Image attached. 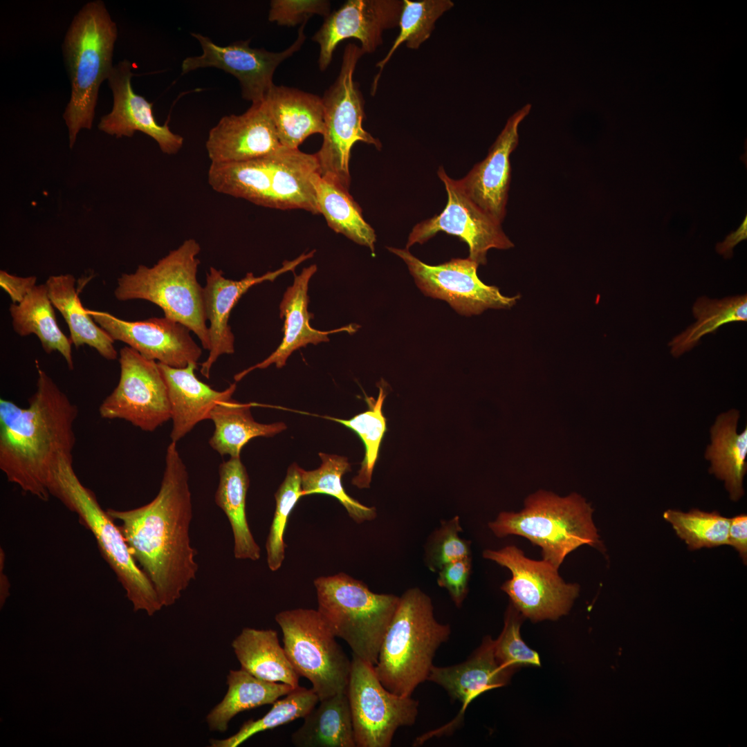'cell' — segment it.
Returning <instances> with one entry per match:
<instances>
[{
    "label": "cell",
    "instance_id": "obj_1",
    "mask_svg": "<svg viewBox=\"0 0 747 747\" xmlns=\"http://www.w3.org/2000/svg\"><path fill=\"white\" fill-rule=\"evenodd\" d=\"M176 443L167 446L160 488L150 502L130 510H107L121 522L131 553L163 607L181 598L199 569L189 533L193 517L189 474Z\"/></svg>",
    "mask_w": 747,
    "mask_h": 747
},
{
    "label": "cell",
    "instance_id": "obj_2",
    "mask_svg": "<svg viewBox=\"0 0 747 747\" xmlns=\"http://www.w3.org/2000/svg\"><path fill=\"white\" fill-rule=\"evenodd\" d=\"M36 390L26 407L0 400V469L23 492L48 501L53 474L73 459L75 404L36 361Z\"/></svg>",
    "mask_w": 747,
    "mask_h": 747
},
{
    "label": "cell",
    "instance_id": "obj_3",
    "mask_svg": "<svg viewBox=\"0 0 747 747\" xmlns=\"http://www.w3.org/2000/svg\"><path fill=\"white\" fill-rule=\"evenodd\" d=\"M450 634V626L435 619L432 600L426 593L417 587L405 591L374 666L382 685L396 694L410 697L427 680L435 653Z\"/></svg>",
    "mask_w": 747,
    "mask_h": 747
},
{
    "label": "cell",
    "instance_id": "obj_4",
    "mask_svg": "<svg viewBox=\"0 0 747 747\" xmlns=\"http://www.w3.org/2000/svg\"><path fill=\"white\" fill-rule=\"evenodd\" d=\"M117 36V26L100 0L86 3L66 33L62 49L71 93L63 118L71 149L80 131L93 126L99 88L113 67Z\"/></svg>",
    "mask_w": 747,
    "mask_h": 747
},
{
    "label": "cell",
    "instance_id": "obj_5",
    "mask_svg": "<svg viewBox=\"0 0 747 747\" xmlns=\"http://www.w3.org/2000/svg\"><path fill=\"white\" fill-rule=\"evenodd\" d=\"M200 251L195 239L184 241L153 266L139 265L135 272L122 274L114 296L119 301L144 299L157 305L164 317L187 327L209 351L203 287L197 280Z\"/></svg>",
    "mask_w": 747,
    "mask_h": 747
},
{
    "label": "cell",
    "instance_id": "obj_6",
    "mask_svg": "<svg viewBox=\"0 0 747 747\" xmlns=\"http://www.w3.org/2000/svg\"><path fill=\"white\" fill-rule=\"evenodd\" d=\"M592 513L591 505L577 493L562 497L539 490L526 499L521 511L501 512L488 527L499 538L515 535L529 540L541 548L543 560L558 569L580 546L602 549Z\"/></svg>",
    "mask_w": 747,
    "mask_h": 747
},
{
    "label": "cell",
    "instance_id": "obj_7",
    "mask_svg": "<svg viewBox=\"0 0 747 747\" xmlns=\"http://www.w3.org/2000/svg\"><path fill=\"white\" fill-rule=\"evenodd\" d=\"M49 491L50 496L75 513L80 522L91 532L102 557L125 590L133 610L145 611L149 616L160 610L163 606L151 582L136 562L114 519L101 508L95 494L78 479L73 468V459L60 461Z\"/></svg>",
    "mask_w": 747,
    "mask_h": 747
},
{
    "label": "cell",
    "instance_id": "obj_8",
    "mask_svg": "<svg viewBox=\"0 0 747 747\" xmlns=\"http://www.w3.org/2000/svg\"><path fill=\"white\" fill-rule=\"evenodd\" d=\"M314 586L317 610L336 637L349 645L353 655L374 666L400 597L374 593L344 573L318 577Z\"/></svg>",
    "mask_w": 747,
    "mask_h": 747
},
{
    "label": "cell",
    "instance_id": "obj_9",
    "mask_svg": "<svg viewBox=\"0 0 747 747\" xmlns=\"http://www.w3.org/2000/svg\"><path fill=\"white\" fill-rule=\"evenodd\" d=\"M365 54L355 44L344 48L340 73L322 98L324 109L323 142L315 153L321 177L349 190L351 183V150L357 142L382 144L362 127L365 100L358 84L353 80L358 62Z\"/></svg>",
    "mask_w": 747,
    "mask_h": 747
},
{
    "label": "cell",
    "instance_id": "obj_10",
    "mask_svg": "<svg viewBox=\"0 0 747 747\" xmlns=\"http://www.w3.org/2000/svg\"><path fill=\"white\" fill-rule=\"evenodd\" d=\"M275 619L282 629L284 649L290 663L299 677L310 681L319 701L347 692L351 661L319 611L284 610L277 614Z\"/></svg>",
    "mask_w": 747,
    "mask_h": 747
},
{
    "label": "cell",
    "instance_id": "obj_11",
    "mask_svg": "<svg viewBox=\"0 0 747 747\" xmlns=\"http://www.w3.org/2000/svg\"><path fill=\"white\" fill-rule=\"evenodd\" d=\"M347 695L358 747H389L398 728L416 721L418 702L387 690L374 665L353 654Z\"/></svg>",
    "mask_w": 747,
    "mask_h": 747
},
{
    "label": "cell",
    "instance_id": "obj_12",
    "mask_svg": "<svg viewBox=\"0 0 747 747\" xmlns=\"http://www.w3.org/2000/svg\"><path fill=\"white\" fill-rule=\"evenodd\" d=\"M483 557L510 570L512 577L501 589L522 616L533 621L556 620L566 614L578 596V585L565 582L557 569L543 559L526 557L514 545L486 549Z\"/></svg>",
    "mask_w": 747,
    "mask_h": 747
},
{
    "label": "cell",
    "instance_id": "obj_13",
    "mask_svg": "<svg viewBox=\"0 0 747 747\" xmlns=\"http://www.w3.org/2000/svg\"><path fill=\"white\" fill-rule=\"evenodd\" d=\"M118 385L99 407L104 419H122L145 432L171 420L165 381L158 362L126 346L120 350Z\"/></svg>",
    "mask_w": 747,
    "mask_h": 747
},
{
    "label": "cell",
    "instance_id": "obj_14",
    "mask_svg": "<svg viewBox=\"0 0 747 747\" xmlns=\"http://www.w3.org/2000/svg\"><path fill=\"white\" fill-rule=\"evenodd\" d=\"M387 249L405 262L424 294L446 301L461 315H479L488 308H509L519 297L504 296L497 287L483 283L477 275L479 264L468 257L430 266L407 248Z\"/></svg>",
    "mask_w": 747,
    "mask_h": 747
},
{
    "label": "cell",
    "instance_id": "obj_15",
    "mask_svg": "<svg viewBox=\"0 0 747 747\" xmlns=\"http://www.w3.org/2000/svg\"><path fill=\"white\" fill-rule=\"evenodd\" d=\"M306 23L301 24L295 42L280 52L252 48L250 46V40L236 41L221 46L208 37L192 33V36L198 40L203 53L183 59L181 75L199 68H216L237 79L242 98L252 104L262 102L274 85L273 78L276 68L298 51L304 43Z\"/></svg>",
    "mask_w": 747,
    "mask_h": 747
},
{
    "label": "cell",
    "instance_id": "obj_16",
    "mask_svg": "<svg viewBox=\"0 0 747 747\" xmlns=\"http://www.w3.org/2000/svg\"><path fill=\"white\" fill-rule=\"evenodd\" d=\"M438 176L444 183L448 201L438 215L416 225L409 234L406 248L423 243L439 232L459 237L469 248L468 258L479 264H486L491 248L509 249L514 246L497 222L467 195L459 180L449 177L443 167Z\"/></svg>",
    "mask_w": 747,
    "mask_h": 747
},
{
    "label": "cell",
    "instance_id": "obj_17",
    "mask_svg": "<svg viewBox=\"0 0 747 747\" xmlns=\"http://www.w3.org/2000/svg\"><path fill=\"white\" fill-rule=\"evenodd\" d=\"M403 6L400 0H348L330 13L312 38L320 47V70L327 69L346 39L359 40L364 54L374 53L382 44L384 31L398 26Z\"/></svg>",
    "mask_w": 747,
    "mask_h": 747
},
{
    "label": "cell",
    "instance_id": "obj_18",
    "mask_svg": "<svg viewBox=\"0 0 747 747\" xmlns=\"http://www.w3.org/2000/svg\"><path fill=\"white\" fill-rule=\"evenodd\" d=\"M94 321L114 341H120L144 358L174 368L197 363L202 350L183 324L167 317L127 321L102 311L87 309Z\"/></svg>",
    "mask_w": 747,
    "mask_h": 747
},
{
    "label": "cell",
    "instance_id": "obj_19",
    "mask_svg": "<svg viewBox=\"0 0 747 747\" xmlns=\"http://www.w3.org/2000/svg\"><path fill=\"white\" fill-rule=\"evenodd\" d=\"M132 64L124 59L113 66L108 77L113 103L110 113L101 118L98 128L116 138L132 137L140 131L153 138L163 153H178L183 138L174 133L167 123L157 122L153 103L135 93L131 86Z\"/></svg>",
    "mask_w": 747,
    "mask_h": 747
},
{
    "label": "cell",
    "instance_id": "obj_20",
    "mask_svg": "<svg viewBox=\"0 0 747 747\" xmlns=\"http://www.w3.org/2000/svg\"><path fill=\"white\" fill-rule=\"evenodd\" d=\"M531 109L526 104L507 120L488 150L487 156L459 180L467 195L483 211L501 223L511 180L510 155L519 143L518 129Z\"/></svg>",
    "mask_w": 747,
    "mask_h": 747
},
{
    "label": "cell",
    "instance_id": "obj_21",
    "mask_svg": "<svg viewBox=\"0 0 747 747\" xmlns=\"http://www.w3.org/2000/svg\"><path fill=\"white\" fill-rule=\"evenodd\" d=\"M315 250L304 253L293 261H285L282 268L255 277L248 273L240 280L227 279L221 270L210 267L206 275L203 287V301L208 327L210 349L206 360L201 363V374L210 378L211 369L218 358L223 354L234 352V337L228 324L230 313L239 299L252 286L265 281H274L280 275L290 270L304 261L312 257Z\"/></svg>",
    "mask_w": 747,
    "mask_h": 747
},
{
    "label": "cell",
    "instance_id": "obj_22",
    "mask_svg": "<svg viewBox=\"0 0 747 747\" xmlns=\"http://www.w3.org/2000/svg\"><path fill=\"white\" fill-rule=\"evenodd\" d=\"M281 145L265 101L240 115L225 116L209 131L205 147L211 163H232L269 155Z\"/></svg>",
    "mask_w": 747,
    "mask_h": 747
},
{
    "label": "cell",
    "instance_id": "obj_23",
    "mask_svg": "<svg viewBox=\"0 0 747 747\" xmlns=\"http://www.w3.org/2000/svg\"><path fill=\"white\" fill-rule=\"evenodd\" d=\"M513 672L497 661L494 640L486 637L481 645L467 661L461 663L431 668L427 680L441 685L454 701L462 706L459 715L443 728L433 731L434 735L445 734L459 725L468 705L482 693L504 686Z\"/></svg>",
    "mask_w": 747,
    "mask_h": 747
},
{
    "label": "cell",
    "instance_id": "obj_24",
    "mask_svg": "<svg viewBox=\"0 0 747 747\" xmlns=\"http://www.w3.org/2000/svg\"><path fill=\"white\" fill-rule=\"evenodd\" d=\"M158 364L168 391L172 421V442L177 443L199 423L210 419L214 407L232 398L237 389L235 382L223 391L212 389L196 376L197 363L195 362L184 368Z\"/></svg>",
    "mask_w": 747,
    "mask_h": 747
},
{
    "label": "cell",
    "instance_id": "obj_25",
    "mask_svg": "<svg viewBox=\"0 0 747 747\" xmlns=\"http://www.w3.org/2000/svg\"><path fill=\"white\" fill-rule=\"evenodd\" d=\"M316 271L317 266L313 264L304 268L299 275H295L293 285L286 290L279 305L280 317L284 318L282 342L268 358L237 374L234 376L236 382L256 369H265L273 364L277 368L283 367L293 351L308 344H317L329 342L328 335L331 333L341 331L355 332L356 326L353 325L327 331H319L311 326L310 320L313 314L307 309V291L309 281Z\"/></svg>",
    "mask_w": 747,
    "mask_h": 747
},
{
    "label": "cell",
    "instance_id": "obj_26",
    "mask_svg": "<svg viewBox=\"0 0 747 747\" xmlns=\"http://www.w3.org/2000/svg\"><path fill=\"white\" fill-rule=\"evenodd\" d=\"M272 156L271 208L319 214L316 187L321 174L315 154L282 146Z\"/></svg>",
    "mask_w": 747,
    "mask_h": 747
},
{
    "label": "cell",
    "instance_id": "obj_27",
    "mask_svg": "<svg viewBox=\"0 0 747 747\" xmlns=\"http://www.w3.org/2000/svg\"><path fill=\"white\" fill-rule=\"evenodd\" d=\"M264 101L282 146L298 149L308 136L323 134L324 109L322 98L274 84Z\"/></svg>",
    "mask_w": 747,
    "mask_h": 747
},
{
    "label": "cell",
    "instance_id": "obj_28",
    "mask_svg": "<svg viewBox=\"0 0 747 747\" xmlns=\"http://www.w3.org/2000/svg\"><path fill=\"white\" fill-rule=\"evenodd\" d=\"M739 417L736 409L719 414L710 427L711 442L705 452V459L710 463L709 472L724 481L733 501L744 494L743 481L747 471V427L737 432Z\"/></svg>",
    "mask_w": 747,
    "mask_h": 747
},
{
    "label": "cell",
    "instance_id": "obj_29",
    "mask_svg": "<svg viewBox=\"0 0 747 747\" xmlns=\"http://www.w3.org/2000/svg\"><path fill=\"white\" fill-rule=\"evenodd\" d=\"M249 485V476L240 456L230 457L219 466L214 501L226 515L232 528L234 557L257 561L261 557V548L250 529L246 511Z\"/></svg>",
    "mask_w": 747,
    "mask_h": 747
},
{
    "label": "cell",
    "instance_id": "obj_30",
    "mask_svg": "<svg viewBox=\"0 0 747 747\" xmlns=\"http://www.w3.org/2000/svg\"><path fill=\"white\" fill-rule=\"evenodd\" d=\"M75 282L73 275L64 274L51 275L44 284L52 304L68 325L72 344L76 348L86 344L106 360L117 359L115 341L82 306Z\"/></svg>",
    "mask_w": 747,
    "mask_h": 747
},
{
    "label": "cell",
    "instance_id": "obj_31",
    "mask_svg": "<svg viewBox=\"0 0 747 747\" xmlns=\"http://www.w3.org/2000/svg\"><path fill=\"white\" fill-rule=\"evenodd\" d=\"M232 647L241 668L263 680L299 687V676L282 647L273 629L245 627Z\"/></svg>",
    "mask_w": 747,
    "mask_h": 747
},
{
    "label": "cell",
    "instance_id": "obj_32",
    "mask_svg": "<svg viewBox=\"0 0 747 747\" xmlns=\"http://www.w3.org/2000/svg\"><path fill=\"white\" fill-rule=\"evenodd\" d=\"M54 308L46 285H37L20 303L10 304L12 329L21 337L36 335L46 353L59 352L73 370V344L59 329Z\"/></svg>",
    "mask_w": 747,
    "mask_h": 747
},
{
    "label": "cell",
    "instance_id": "obj_33",
    "mask_svg": "<svg viewBox=\"0 0 747 747\" xmlns=\"http://www.w3.org/2000/svg\"><path fill=\"white\" fill-rule=\"evenodd\" d=\"M304 717L303 724L293 732L297 747H355L352 718L347 692L324 700Z\"/></svg>",
    "mask_w": 747,
    "mask_h": 747
},
{
    "label": "cell",
    "instance_id": "obj_34",
    "mask_svg": "<svg viewBox=\"0 0 747 747\" xmlns=\"http://www.w3.org/2000/svg\"><path fill=\"white\" fill-rule=\"evenodd\" d=\"M251 405L232 398L214 407L210 418L214 425L209 440L210 447L220 455L240 456L243 446L256 437H272L286 429L282 422L263 424L257 422L250 412Z\"/></svg>",
    "mask_w": 747,
    "mask_h": 747
},
{
    "label": "cell",
    "instance_id": "obj_35",
    "mask_svg": "<svg viewBox=\"0 0 747 747\" xmlns=\"http://www.w3.org/2000/svg\"><path fill=\"white\" fill-rule=\"evenodd\" d=\"M227 684L224 698L206 717L211 730L224 732L230 721L239 712L273 704L295 689L286 683L261 679L241 668L230 671Z\"/></svg>",
    "mask_w": 747,
    "mask_h": 747
},
{
    "label": "cell",
    "instance_id": "obj_36",
    "mask_svg": "<svg viewBox=\"0 0 747 747\" xmlns=\"http://www.w3.org/2000/svg\"><path fill=\"white\" fill-rule=\"evenodd\" d=\"M272 154L232 163H211L210 187L219 193L271 208Z\"/></svg>",
    "mask_w": 747,
    "mask_h": 747
},
{
    "label": "cell",
    "instance_id": "obj_37",
    "mask_svg": "<svg viewBox=\"0 0 747 747\" xmlns=\"http://www.w3.org/2000/svg\"><path fill=\"white\" fill-rule=\"evenodd\" d=\"M316 196L319 214L324 216L333 231L369 248L374 253L375 231L364 219L361 208L349 190L321 177L317 184Z\"/></svg>",
    "mask_w": 747,
    "mask_h": 747
},
{
    "label": "cell",
    "instance_id": "obj_38",
    "mask_svg": "<svg viewBox=\"0 0 747 747\" xmlns=\"http://www.w3.org/2000/svg\"><path fill=\"white\" fill-rule=\"evenodd\" d=\"M694 324L669 343L671 354L678 358L697 345L704 335L714 333L723 324L747 321V295L721 299L698 298L692 307Z\"/></svg>",
    "mask_w": 747,
    "mask_h": 747
},
{
    "label": "cell",
    "instance_id": "obj_39",
    "mask_svg": "<svg viewBox=\"0 0 747 747\" xmlns=\"http://www.w3.org/2000/svg\"><path fill=\"white\" fill-rule=\"evenodd\" d=\"M320 466L313 470L302 469V496L324 494L337 499L345 508L349 516L357 524L374 519L377 516L375 507L362 504L350 497L344 490L342 476L351 470L348 459L343 456L319 453Z\"/></svg>",
    "mask_w": 747,
    "mask_h": 747
},
{
    "label": "cell",
    "instance_id": "obj_40",
    "mask_svg": "<svg viewBox=\"0 0 747 747\" xmlns=\"http://www.w3.org/2000/svg\"><path fill=\"white\" fill-rule=\"evenodd\" d=\"M450 0H423L412 1L403 0V9L399 21L400 31L394 44L385 57L376 65L379 68L376 75L371 93L376 92L380 75L388 62L403 44L410 49H418L431 36L435 23L445 12L454 6Z\"/></svg>",
    "mask_w": 747,
    "mask_h": 747
},
{
    "label": "cell",
    "instance_id": "obj_41",
    "mask_svg": "<svg viewBox=\"0 0 747 747\" xmlns=\"http://www.w3.org/2000/svg\"><path fill=\"white\" fill-rule=\"evenodd\" d=\"M319 698L315 691L297 687L282 699L273 703L271 709L262 717L250 719L233 735L223 739L210 740L212 747H237L252 736L297 719L304 718L317 705Z\"/></svg>",
    "mask_w": 747,
    "mask_h": 747
},
{
    "label": "cell",
    "instance_id": "obj_42",
    "mask_svg": "<svg viewBox=\"0 0 747 747\" xmlns=\"http://www.w3.org/2000/svg\"><path fill=\"white\" fill-rule=\"evenodd\" d=\"M386 396L384 388L380 386L376 399L365 396V400L369 407L366 412L358 414L348 420L325 417L354 431L364 444L365 457L358 474L351 480V483L360 489L370 487L373 470L378 460L383 436L387 431V420L382 413V405Z\"/></svg>",
    "mask_w": 747,
    "mask_h": 747
},
{
    "label": "cell",
    "instance_id": "obj_43",
    "mask_svg": "<svg viewBox=\"0 0 747 747\" xmlns=\"http://www.w3.org/2000/svg\"><path fill=\"white\" fill-rule=\"evenodd\" d=\"M677 535L690 550L714 547L728 543L730 519L718 512L708 513L692 509L688 513L667 510L663 513Z\"/></svg>",
    "mask_w": 747,
    "mask_h": 747
},
{
    "label": "cell",
    "instance_id": "obj_44",
    "mask_svg": "<svg viewBox=\"0 0 747 747\" xmlns=\"http://www.w3.org/2000/svg\"><path fill=\"white\" fill-rule=\"evenodd\" d=\"M301 473L302 468L297 464L290 465L284 481L275 493V510L266 542L267 564L272 571H277L285 558V529L290 513L302 497Z\"/></svg>",
    "mask_w": 747,
    "mask_h": 747
},
{
    "label": "cell",
    "instance_id": "obj_45",
    "mask_svg": "<svg viewBox=\"0 0 747 747\" xmlns=\"http://www.w3.org/2000/svg\"><path fill=\"white\" fill-rule=\"evenodd\" d=\"M459 516L443 520L431 533L425 546V562L432 572H438L446 564L470 556V542L462 539Z\"/></svg>",
    "mask_w": 747,
    "mask_h": 747
},
{
    "label": "cell",
    "instance_id": "obj_46",
    "mask_svg": "<svg viewBox=\"0 0 747 747\" xmlns=\"http://www.w3.org/2000/svg\"><path fill=\"white\" fill-rule=\"evenodd\" d=\"M522 614L510 604L504 619V629L494 640V653L498 663L513 672L522 666H540L538 654L530 649L520 636Z\"/></svg>",
    "mask_w": 747,
    "mask_h": 747
},
{
    "label": "cell",
    "instance_id": "obj_47",
    "mask_svg": "<svg viewBox=\"0 0 747 747\" xmlns=\"http://www.w3.org/2000/svg\"><path fill=\"white\" fill-rule=\"evenodd\" d=\"M330 9L331 3L326 0H272L268 21L282 26H295L315 15L326 17Z\"/></svg>",
    "mask_w": 747,
    "mask_h": 747
},
{
    "label": "cell",
    "instance_id": "obj_48",
    "mask_svg": "<svg viewBox=\"0 0 747 747\" xmlns=\"http://www.w3.org/2000/svg\"><path fill=\"white\" fill-rule=\"evenodd\" d=\"M471 568L472 559L468 556L450 562L438 571L437 584L448 591L458 607L467 596Z\"/></svg>",
    "mask_w": 747,
    "mask_h": 747
},
{
    "label": "cell",
    "instance_id": "obj_49",
    "mask_svg": "<svg viewBox=\"0 0 747 747\" xmlns=\"http://www.w3.org/2000/svg\"><path fill=\"white\" fill-rule=\"evenodd\" d=\"M37 277H19L6 270L0 271V286L9 295L12 304L20 303L37 286Z\"/></svg>",
    "mask_w": 747,
    "mask_h": 747
},
{
    "label": "cell",
    "instance_id": "obj_50",
    "mask_svg": "<svg viewBox=\"0 0 747 747\" xmlns=\"http://www.w3.org/2000/svg\"><path fill=\"white\" fill-rule=\"evenodd\" d=\"M728 544L739 553L744 562L747 560V516L739 515L730 519Z\"/></svg>",
    "mask_w": 747,
    "mask_h": 747
},
{
    "label": "cell",
    "instance_id": "obj_51",
    "mask_svg": "<svg viewBox=\"0 0 747 747\" xmlns=\"http://www.w3.org/2000/svg\"><path fill=\"white\" fill-rule=\"evenodd\" d=\"M746 225L747 220L746 218H745L741 226L737 231L728 235L723 242L717 244L716 250L720 255H723L726 257L732 255L733 248L741 241L746 239Z\"/></svg>",
    "mask_w": 747,
    "mask_h": 747
},
{
    "label": "cell",
    "instance_id": "obj_52",
    "mask_svg": "<svg viewBox=\"0 0 747 747\" xmlns=\"http://www.w3.org/2000/svg\"><path fill=\"white\" fill-rule=\"evenodd\" d=\"M0 595H1V597H0L1 606L2 607V605H3V604H4L6 598L9 596V582H8V578L6 577V575H5V573L3 572V569L2 570V566H1V591H0Z\"/></svg>",
    "mask_w": 747,
    "mask_h": 747
}]
</instances>
